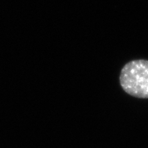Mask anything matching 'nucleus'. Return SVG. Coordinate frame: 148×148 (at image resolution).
Here are the masks:
<instances>
[{"mask_svg": "<svg viewBox=\"0 0 148 148\" xmlns=\"http://www.w3.org/2000/svg\"><path fill=\"white\" fill-rule=\"evenodd\" d=\"M120 83L130 96L148 99V60H137L126 63L121 70Z\"/></svg>", "mask_w": 148, "mask_h": 148, "instance_id": "obj_1", "label": "nucleus"}]
</instances>
